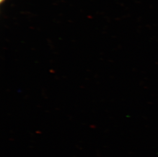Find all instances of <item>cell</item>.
I'll return each instance as SVG.
<instances>
[{"label":"cell","instance_id":"6da1fadb","mask_svg":"<svg viewBox=\"0 0 158 157\" xmlns=\"http://www.w3.org/2000/svg\"><path fill=\"white\" fill-rule=\"evenodd\" d=\"M5 0H0V1H1V3H2L3 2L5 1Z\"/></svg>","mask_w":158,"mask_h":157}]
</instances>
